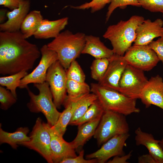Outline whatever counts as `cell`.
<instances>
[{"mask_svg": "<svg viewBox=\"0 0 163 163\" xmlns=\"http://www.w3.org/2000/svg\"><path fill=\"white\" fill-rule=\"evenodd\" d=\"M104 110L97 99L89 107L84 114L72 125L79 126L86 122L101 118Z\"/></svg>", "mask_w": 163, "mask_h": 163, "instance_id": "obj_27", "label": "cell"}, {"mask_svg": "<svg viewBox=\"0 0 163 163\" xmlns=\"http://www.w3.org/2000/svg\"><path fill=\"white\" fill-rule=\"evenodd\" d=\"M84 151L81 150L79 155L75 157L66 158L62 160L60 163H98L95 158L85 159L84 158Z\"/></svg>", "mask_w": 163, "mask_h": 163, "instance_id": "obj_36", "label": "cell"}, {"mask_svg": "<svg viewBox=\"0 0 163 163\" xmlns=\"http://www.w3.org/2000/svg\"><path fill=\"white\" fill-rule=\"evenodd\" d=\"M21 0H0V5L11 10L18 8Z\"/></svg>", "mask_w": 163, "mask_h": 163, "instance_id": "obj_37", "label": "cell"}, {"mask_svg": "<svg viewBox=\"0 0 163 163\" xmlns=\"http://www.w3.org/2000/svg\"><path fill=\"white\" fill-rule=\"evenodd\" d=\"M29 131L27 127H20L14 132L9 133L5 131L0 127V144L6 143L13 149H16L19 143L30 140L29 136H27Z\"/></svg>", "mask_w": 163, "mask_h": 163, "instance_id": "obj_23", "label": "cell"}, {"mask_svg": "<svg viewBox=\"0 0 163 163\" xmlns=\"http://www.w3.org/2000/svg\"><path fill=\"white\" fill-rule=\"evenodd\" d=\"M67 97L74 99L90 93V86L85 82H79L68 79L66 83Z\"/></svg>", "mask_w": 163, "mask_h": 163, "instance_id": "obj_26", "label": "cell"}, {"mask_svg": "<svg viewBox=\"0 0 163 163\" xmlns=\"http://www.w3.org/2000/svg\"><path fill=\"white\" fill-rule=\"evenodd\" d=\"M86 35L82 33L73 34L66 30L60 33L47 45L57 54L58 60L65 70L78 57L84 46Z\"/></svg>", "mask_w": 163, "mask_h": 163, "instance_id": "obj_3", "label": "cell"}, {"mask_svg": "<svg viewBox=\"0 0 163 163\" xmlns=\"http://www.w3.org/2000/svg\"><path fill=\"white\" fill-rule=\"evenodd\" d=\"M130 136L127 133L113 136L104 143L97 151L86 155V159L95 158L98 163H104L112 157L124 155L123 148Z\"/></svg>", "mask_w": 163, "mask_h": 163, "instance_id": "obj_12", "label": "cell"}, {"mask_svg": "<svg viewBox=\"0 0 163 163\" xmlns=\"http://www.w3.org/2000/svg\"><path fill=\"white\" fill-rule=\"evenodd\" d=\"M66 71L58 60L48 69L46 81L49 84L53 102L57 108L60 107L67 97Z\"/></svg>", "mask_w": 163, "mask_h": 163, "instance_id": "obj_9", "label": "cell"}, {"mask_svg": "<svg viewBox=\"0 0 163 163\" xmlns=\"http://www.w3.org/2000/svg\"><path fill=\"white\" fill-rule=\"evenodd\" d=\"M50 126L43 122L40 117L37 118L29 141L19 143L40 154L49 163H53L50 151L51 136L49 129Z\"/></svg>", "mask_w": 163, "mask_h": 163, "instance_id": "obj_7", "label": "cell"}, {"mask_svg": "<svg viewBox=\"0 0 163 163\" xmlns=\"http://www.w3.org/2000/svg\"><path fill=\"white\" fill-rule=\"evenodd\" d=\"M144 20L142 16L134 15L108 26L103 37L110 42L114 54L124 56L136 39L137 28Z\"/></svg>", "mask_w": 163, "mask_h": 163, "instance_id": "obj_2", "label": "cell"}, {"mask_svg": "<svg viewBox=\"0 0 163 163\" xmlns=\"http://www.w3.org/2000/svg\"><path fill=\"white\" fill-rule=\"evenodd\" d=\"M51 136L50 151L53 163H60L64 159L77 155L71 142H66L52 126L49 129Z\"/></svg>", "mask_w": 163, "mask_h": 163, "instance_id": "obj_16", "label": "cell"}, {"mask_svg": "<svg viewBox=\"0 0 163 163\" xmlns=\"http://www.w3.org/2000/svg\"><path fill=\"white\" fill-rule=\"evenodd\" d=\"M109 59L107 70L98 83L105 88L119 91V82L128 64L123 56L115 54Z\"/></svg>", "mask_w": 163, "mask_h": 163, "instance_id": "obj_13", "label": "cell"}, {"mask_svg": "<svg viewBox=\"0 0 163 163\" xmlns=\"http://www.w3.org/2000/svg\"><path fill=\"white\" fill-rule=\"evenodd\" d=\"M101 118L95 119L78 126L77 134L75 139L71 142L75 149L83 146L94 136Z\"/></svg>", "mask_w": 163, "mask_h": 163, "instance_id": "obj_21", "label": "cell"}, {"mask_svg": "<svg viewBox=\"0 0 163 163\" xmlns=\"http://www.w3.org/2000/svg\"><path fill=\"white\" fill-rule=\"evenodd\" d=\"M97 99V96L92 93L77 98L75 106L69 125H72L82 117L89 106Z\"/></svg>", "mask_w": 163, "mask_h": 163, "instance_id": "obj_25", "label": "cell"}, {"mask_svg": "<svg viewBox=\"0 0 163 163\" xmlns=\"http://www.w3.org/2000/svg\"><path fill=\"white\" fill-rule=\"evenodd\" d=\"M68 21V18L67 17L54 21L43 19L34 36L37 39L55 38L64 29Z\"/></svg>", "mask_w": 163, "mask_h": 163, "instance_id": "obj_19", "label": "cell"}, {"mask_svg": "<svg viewBox=\"0 0 163 163\" xmlns=\"http://www.w3.org/2000/svg\"><path fill=\"white\" fill-rule=\"evenodd\" d=\"M25 39L21 32H0V74H14L33 67L41 54L35 44Z\"/></svg>", "mask_w": 163, "mask_h": 163, "instance_id": "obj_1", "label": "cell"}, {"mask_svg": "<svg viewBox=\"0 0 163 163\" xmlns=\"http://www.w3.org/2000/svg\"><path fill=\"white\" fill-rule=\"evenodd\" d=\"M135 133L136 145L145 147L157 163H163V150L159 144L160 140L155 139L152 134L143 131L140 127Z\"/></svg>", "mask_w": 163, "mask_h": 163, "instance_id": "obj_18", "label": "cell"}, {"mask_svg": "<svg viewBox=\"0 0 163 163\" xmlns=\"http://www.w3.org/2000/svg\"><path fill=\"white\" fill-rule=\"evenodd\" d=\"M163 21L158 18L153 21L144 20L136 30V37L133 45H148L153 39L163 36Z\"/></svg>", "mask_w": 163, "mask_h": 163, "instance_id": "obj_15", "label": "cell"}, {"mask_svg": "<svg viewBox=\"0 0 163 163\" xmlns=\"http://www.w3.org/2000/svg\"><path fill=\"white\" fill-rule=\"evenodd\" d=\"M82 54L90 55L95 59H110L114 54L112 50L107 47L99 37L86 35L85 42Z\"/></svg>", "mask_w": 163, "mask_h": 163, "instance_id": "obj_20", "label": "cell"}, {"mask_svg": "<svg viewBox=\"0 0 163 163\" xmlns=\"http://www.w3.org/2000/svg\"><path fill=\"white\" fill-rule=\"evenodd\" d=\"M109 63V59H95L90 67L91 77L99 81L104 75Z\"/></svg>", "mask_w": 163, "mask_h": 163, "instance_id": "obj_29", "label": "cell"}, {"mask_svg": "<svg viewBox=\"0 0 163 163\" xmlns=\"http://www.w3.org/2000/svg\"><path fill=\"white\" fill-rule=\"evenodd\" d=\"M39 93L34 94L28 87L27 89L30 101L27 104L29 110L33 113L41 112L45 117L47 123L51 126L56 123L61 113L57 110L53 101L49 83L45 82L42 84H34Z\"/></svg>", "mask_w": 163, "mask_h": 163, "instance_id": "obj_5", "label": "cell"}, {"mask_svg": "<svg viewBox=\"0 0 163 163\" xmlns=\"http://www.w3.org/2000/svg\"><path fill=\"white\" fill-rule=\"evenodd\" d=\"M159 144L163 150V138L161 140H160V142H159Z\"/></svg>", "mask_w": 163, "mask_h": 163, "instance_id": "obj_41", "label": "cell"}, {"mask_svg": "<svg viewBox=\"0 0 163 163\" xmlns=\"http://www.w3.org/2000/svg\"><path fill=\"white\" fill-rule=\"evenodd\" d=\"M111 0H92L78 6H71L77 9L84 10L91 8V12L94 13L102 9L107 4L110 3Z\"/></svg>", "mask_w": 163, "mask_h": 163, "instance_id": "obj_33", "label": "cell"}, {"mask_svg": "<svg viewBox=\"0 0 163 163\" xmlns=\"http://www.w3.org/2000/svg\"><path fill=\"white\" fill-rule=\"evenodd\" d=\"M66 74L68 79L81 82H85V74L76 60L71 63L66 71Z\"/></svg>", "mask_w": 163, "mask_h": 163, "instance_id": "obj_30", "label": "cell"}, {"mask_svg": "<svg viewBox=\"0 0 163 163\" xmlns=\"http://www.w3.org/2000/svg\"><path fill=\"white\" fill-rule=\"evenodd\" d=\"M123 57L128 64L143 71L151 70L160 61L155 52L148 45H133Z\"/></svg>", "mask_w": 163, "mask_h": 163, "instance_id": "obj_10", "label": "cell"}, {"mask_svg": "<svg viewBox=\"0 0 163 163\" xmlns=\"http://www.w3.org/2000/svg\"><path fill=\"white\" fill-rule=\"evenodd\" d=\"M41 57L35 69L21 79L19 88H26L30 83L42 84L46 82L47 70L50 66L58 60L57 54L50 49L47 45H43L40 48Z\"/></svg>", "mask_w": 163, "mask_h": 163, "instance_id": "obj_11", "label": "cell"}, {"mask_svg": "<svg viewBox=\"0 0 163 163\" xmlns=\"http://www.w3.org/2000/svg\"><path fill=\"white\" fill-rule=\"evenodd\" d=\"M144 72L127 64L119 82V91L129 97L139 99L148 81Z\"/></svg>", "mask_w": 163, "mask_h": 163, "instance_id": "obj_8", "label": "cell"}, {"mask_svg": "<svg viewBox=\"0 0 163 163\" xmlns=\"http://www.w3.org/2000/svg\"><path fill=\"white\" fill-rule=\"evenodd\" d=\"M146 108L152 105L163 110V80L159 75L152 77L143 88L140 98Z\"/></svg>", "mask_w": 163, "mask_h": 163, "instance_id": "obj_14", "label": "cell"}, {"mask_svg": "<svg viewBox=\"0 0 163 163\" xmlns=\"http://www.w3.org/2000/svg\"><path fill=\"white\" fill-rule=\"evenodd\" d=\"M141 6L153 12L163 13V0H137Z\"/></svg>", "mask_w": 163, "mask_h": 163, "instance_id": "obj_34", "label": "cell"}, {"mask_svg": "<svg viewBox=\"0 0 163 163\" xmlns=\"http://www.w3.org/2000/svg\"><path fill=\"white\" fill-rule=\"evenodd\" d=\"M140 7L137 0H111L106 15V22L107 21L114 11L117 8H125L127 5Z\"/></svg>", "mask_w": 163, "mask_h": 163, "instance_id": "obj_31", "label": "cell"}, {"mask_svg": "<svg viewBox=\"0 0 163 163\" xmlns=\"http://www.w3.org/2000/svg\"><path fill=\"white\" fill-rule=\"evenodd\" d=\"M43 19L40 11L33 10L27 14L21 24L20 30L25 39L34 36Z\"/></svg>", "mask_w": 163, "mask_h": 163, "instance_id": "obj_24", "label": "cell"}, {"mask_svg": "<svg viewBox=\"0 0 163 163\" xmlns=\"http://www.w3.org/2000/svg\"></svg>", "mask_w": 163, "mask_h": 163, "instance_id": "obj_42", "label": "cell"}, {"mask_svg": "<svg viewBox=\"0 0 163 163\" xmlns=\"http://www.w3.org/2000/svg\"><path fill=\"white\" fill-rule=\"evenodd\" d=\"M148 46L155 52L163 65V36L160 37L156 40H153Z\"/></svg>", "mask_w": 163, "mask_h": 163, "instance_id": "obj_35", "label": "cell"}, {"mask_svg": "<svg viewBox=\"0 0 163 163\" xmlns=\"http://www.w3.org/2000/svg\"><path fill=\"white\" fill-rule=\"evenodd\" d=\"M90 88L91 91L97 96L104 110L113 111L125 116L140 112L136 106V99L105 88L98 83H91Z\"/></svg>", "mask_w": 163, "mask_h": 163, "instance_id": "obj_4", "label": "cell"}, {"mask_svg": "<svg viewBox=\"0 0 163 163\" xmlns=\"http://www.w3.org/2000/svg\"><path fill=\"white\" fill-rule=\"evenodd\" d=\"M129 131L125 116L113 111L104 110L94 137L100 146L113 136L129 133Z\"/></svg>", "mask_w": 163, "mask_h": 163, "instance_id": "obj_6", "label": "cell"}, {"mask_svg": "<svg viewBox=\"0 0 163 163\" xmlns=\"http://www.w3.org/2000/svg\"><path fill=\"white\" fill-rule=\"evenodd\" d=\"M8 11L7 9L4 8H1L0 10V24L3 23L7 16Z\"/></svg>", "mask_w": 163, "mask_h": 163, "instance_id": "obj_40", "label": "cell"}, {"mask_svg": "<svg viewBox=\"0 0 163 163\" xmlns=\"http://www.w3.org/2000/svg\"><path fill=\"white\" fill-rule=\"evenodd\" d=\"M30 6V0H21L18 8L8 11V20L0 24V31L13 32L20 31L21 24L29 13Z\"/></svg>", "mask_w": 163, "mask_h": 163, "instance_id": "obj_17", "label": "cell"}, {"mask_svg": "<svg viewBox=\"0 0 163 163\" xmlns=\"http://www.w3.org/2000/svg\"><path fill=\"white\" fill-rule=\"evenodd\" d=\"M132 151H130L127 155L121 156H117L114 157L112 160H108V163H128L127 160L129 159L131 157Z\"/></svg>", "mask_w": 163, "mask_h": 163, "instance_id": "obj_38", "label": "cell"}, {"mask_svg": "<svg viewBox=\"0 0 163 163\" xmlns=\"http://www.w3.org/2000/svg\"><path fill=\"white\" fill-rule=\"evenodd\" d=\"M27 74V71H24L8 76L1 77L0 85L1 86L6 87V89L10 90L17 98L16 88L19 87L21 79Z\"/></svg>", "mask_w": 163, "mask_h": 163, "instance_id": "obj_28", "label": "cell"}, {"mask_svg": "<svg viewBox=\"0 0 163 163\" xmlns=\"http://www.w3.org/2000/svg\"><path fill=\"white\" fill-rule=\"evenodd\" d=\"M138 163H157V162L149 153L139 156L138 158Z\"/></svg>", "mask_w": 163, "mask_h": 163, "instance_id": "obj_39", "label": "cell"}, {"mask_svg": "<svg viewBox=\"0 0 163 163\" xmlns=\"http://www.w3.org/2000/svg\"><path fill=\"white\" fill-rule=\"evenodd\" d=\"M15 97L11 91L4 87L0 86V102L1 109L6 110L17 101Z\"/></svg>", "mask_w": 163, "mask_h": 163, "instance_id": "obj_32", "label": "cell"}, {"mask_svg": "<svg viewBox=\"0 0 163 163\" xmlns=\"http://www.w3.org/2000/svg\"><path fill=\"white\" fill-rule=\"evenodd\" d=\"M77 99H72L66 97L64 104L65 109L61 113L56 123L51 126L59 135L62 136L65 134L68 125L72 118L75 106Z\"/></svg>", "mask_w": 163, "mask_h": 163, "instance_id": "obj_22", "label": "cell"}]
</instances>
